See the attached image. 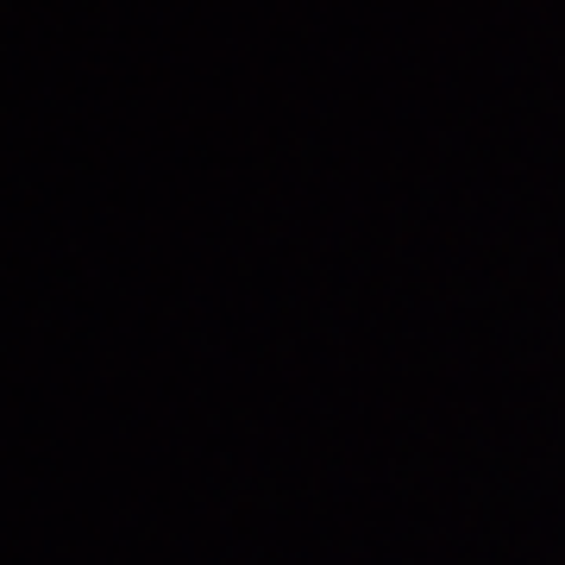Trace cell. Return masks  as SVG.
Returning <instances> with one entry per match:
<instances>
[]
</instances>
